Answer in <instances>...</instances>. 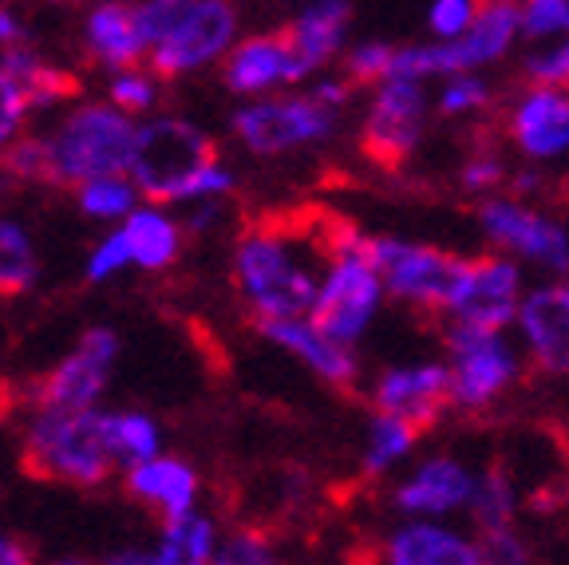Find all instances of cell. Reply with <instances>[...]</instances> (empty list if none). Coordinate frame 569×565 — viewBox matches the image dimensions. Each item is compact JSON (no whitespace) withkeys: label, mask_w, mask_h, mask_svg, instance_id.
<instances>
[{"label":"cell","mask_w":569,"mask_h":565,"mask_svg":"<svg viewBox=\"0 0 569 565\" xmlns=\"http://www.w3.org/2000/svg\"><path fill=\"white\" fill-rule=\"evenodd\" d=\"M142 68L162 83L206 68H222L241 40V12L230 0H134Z\"/></svg>","instance_id":"cell-1"},{"label":"cell","mask_w":569,"mask_h":565,"mask_svg":"<svg viewBox=\"0 0 569 565\" xmlns=\"http://www.w3.org/2000/svg\"><path fill=\"white\" fill-rule=\"evenodd\" d=\"M325 254L329 246L309 254L305 241L284 226H253L233 241V285L258 325L309 317Z\"/></svg>","instance_id":"cell-2"},{"label":"cell","mask_w":569,"mask_h":565,"mask_svg":"<svg viewBox=\"0 0 569 565\" xmlns=\"http://www.w3.org/2000/svg\"><path fill=\"white\" fill-rule=\"evenodd\" d=\"M134 119L119 116L107 99H80L60 111L52 131H44L48 182L63 190H80L96 178L127 175L134 150Z\"/></svg>","instance_id":"cell-3"},{"label":"cell","mask_w":569,"mask_h":565,"mask_svg":"<svg viewBox=\"0 0 569 565\" xmlns=\"http://www.w3.org/2000/svg\"><path fill=\"white\" fill-rule=\"evenodd\" d=\"M368 234L352 230V226H332L325 234V269H320L317 297H312L309 325L320 336H329L332 345L352 348L368 336L383 309V281L376 266L365 254Z\"/></svg>","instance_id":"cell-4"},{"label":"cell","mask_w":569,"mask_h":565,"mask_svg":"<svg viewBox=\"0 0 569 565\" xmlns=\"http://www.w3.org/2000/svg\"><path fill=\"white\" fill-rule=\"evenodd\" d=\"M20 463L32 478L99 490L119 475L103 443V424L96 412H52L32 407L20 424Z\"/></svg>","instance_id":"cell-5"},{"label":"cell","mask_w":569,"mask_h":565,"mask_svg":"<svg viewBox=\"0 0 569 565\" xmlns=\"http://www.w3.org/2000/svg\"><path fill=\"white\" fill-rule=\"evenodd\" d=\"M443 368L451 388V412L482 416L498 399L522 380V348L507 333H482V328H443Z\"/></svg>","instance_id":"cell-6"},{"label":"cell","mask_w":569,"mask_h":565,"mask_svg":"<svg viewBox=\"0 0 569 565\" xmlns=\"http://www.w3.org/2000/svg\"><path fill=\"white\" fill-rule=\"evenodd\" d=\"M210 159H218V147L198 123H190L187 116H159L142 119L134 127V150L127 162V178L134 182L142 202L167 206L170 198L198 167H206Z\"/></svg>","instance_id":"cell-7"},{"label":"cell","mask_w":569,"mask_h":565,"mask_svg":"<svg viewBox=\"0 0 569 565\" xmlns=\"http://www.w3.org/2000/svg\"><path fill=\"white\" fill-rule=\"evenodd\" d=\"M365 254L380 274L383 297L419 313H443L447 317L462 285V274H467V257L439 246H423V241L391 238V234L365 238Z\"/></svg>","instance_id":"cell-8"},{"label":"cell","mask_w":569,"mask_h":565,"mask_svg":"<svg viewBox=\"0 0 569 565\" xmlns=\"http://www.w3.org/2000/svg\"><path fill=\"white\" fill-rule=\"evenodd\" d=\"M337 111H325L305 91H281V96L241 103L230 119V131L253 159H284L293 150L329 142L337 135Z\"/></svg>","instance_id":"cell-9"},{"label":"cell","mask_w":569,"mask_h":565,"mask_svg":"<svg viewBox=\"0 0 569 565\" xmlns=\"http://www.w3.org/2000/svg\"><path fill=\"white\" fill-rule=\"evenodd\" d=\"M479 230L495 246V254L518 266H533L553 281L569 277V230L558 214L538 202H518L510 195H495L479 202Z\"/></svg>","instance_id":"cell-10"},{"label":"cell","mask_w":569,"mask_h":565,"mask_svg":"<svg viewBox=\"0 0 569 565\" xmlns=\"http://www.w3.org/2000/svg\"><path fill=\"white\" fill-rule=\"evenodd\" d=\"M123 353L116 328L96 325L76 340L63 360L44 371V380L32 388V407H52V412H96L99 399L111 388V371Z\"/></svg>","instance_id":"cell-11"},{"label":"cell","mask_w":569,"mask_h":565,"mask_svg":"<svg viewBox=\"0 0 569 565\" xmlns=\"http://www.w3.org/2000/svg\"><path fill=\"white\" fill-rule=\"evenodd\" d=\"M431 116V96L423 83L383 80L372 88L360 123V150L376 167H400L416 155Z\"/></svg>","instance_id":"cell-12"},{"label":"cell","mask_w":569,"mask_h":565,"mask_svg":"<svg viewBox=\"0 0 569 565\" xmlns=\"http://www.w3.org/2000/svg\"><path fill=\"white\" fill-rule=\"evenodd\" d=\"M526 274L518 261L502 254H482L467 257V274L455 293L451 309H447V325L462 328H482V333H510L518 317V305L526 297Z\"/></svg>","instance_id":"cell-13"},{"label":"cell","mask_w":569,"mask_h":565,"mask_svg":"<svg viewBox=\"0 0 569 565\" xmlns=\"http://www.w3.org/2000/svg\"><path fill=\"white\" fill-rule=\"evenodd\" d=\"M368 404H372V416L400 419L423 435L427 427H436L451 412L443 360H411L380 368L372 388H368Z\"/></svg>","instance_id":"cell-14"},{"label":"cell","mask_w":569,"mask_h":565,"mask_svg":"<svg viewBox=\"0 0 569 565\" xmlns=\"http://www.w3.org/2000/svg\"><path fill=\"white\" fill-rule=\"evenodd\" d=\"M471 486L475 470L459 455H427L391 486V511L408 522H455L471 503Z\"/></svg>","instance_id":"cell-15"},{"label":"cell","mask_w":569,"mask_h":565,"mask_svg":"<svg viewBox=\"0 0 569 565\" xmlns=\"http://www.w3.org/2000/svg\"><path fill=\"white\" fill-rule=\"evenodd\" d=\"M515 333L526 368L542 376H569V277L526 289Z\"/></svg>","instance_id":"cell-16"},{"label":"cell","mask_w":569,"mask_h":565,"mask_svg":"<svg viewBox=\"0 0 569 565\" xmlns=\"http://www.w3.org/2000/svg\"><path fill=\"white\" fill-rule=\"evenodd\" d=\"M222 83L230 96H238L241 103L249 99L281 96L284 88H305L309 76L297 63L293 48L284 40V32H253L241 36L230 48V56L222 60Z\"/></svg>","instance_id":"cell-17"},{"label":"cell","mask_w":569,"mask_h":565,"mask_svg":"<svg viewBox=\"0 0 569 565\" xmlns=\"http://www.w3.org/2000/svg\"><path fill=\"white\" fill-rule=\"evenodd\" d=\"M510 147L526 162H553L569 155V91L566 88H530L522 83L515 99L507 103Z\"/></svg>","instance_id":"cell-18"},{"label":"cell","mask_w":569,"mask_h":565,"mask_svg":"<svg viewBox=\"0 0 569 565\" xmlns=\"http://www.w3.org/2000/svg\"><path fill=\"white\" fill-rule=\"evenodd\" d=\"M380 565H482L475 534L455 522H396L376 546Z\"/></svg>","instance_id":"cell-19"},{"label":"cell","mask_w":569,"mask_h":565,"mask_svg":"<svg viewBox=\"0 0 569 565\" xmlns=\"http://www.w3.org/2000/svg\"><path fill=\"white\" fill-rule=\"evenodd\" d=\"M127 498H134L139 506L159 514V522L182 518V514L198 511L202 506V475L190 459L182 455H154V459L139 463V467H127L119 475Z\"/></svg>","instance_id":"cell-20"},{"label":"cell","mask_w":569,"mask_h":565,"mask_svg":"<svg viewBox=\"0 0 569 565\" xmlns=\"http://www.w3.org/2000/svg\"><path fill=\"white\" fill-rule=\"evenodd\" d=\"M522 44V32H518V4L515 0H479V12H475L471 28L451 40V44H439L447 56V80L451 76H482L487 68L507 60L515 48Z\"/></svg>","instance_id":"cell-21"},{"label":"cell","mask_w":569,"mask_h":565,"mask_svg":"<svg viewBox=\"0 0 569 565\" xmlns=\"http://www.w3.org/2000/svg\"><path fill=\"white\" fill-rule=\"evenodd\" d=\"M352 17L356 9L348 0H312V4H301L293 20L281 28L309 80L320 71H332V63H340L348 48V32H352Z\"/></svg>","instance_id":"cell-22"},{"label":"cell","mask_w":569,"mask_h":565,"mask_svg":"<svg viewBox=\"0 0 569 565\" xmlns=\"http://www.w3.org/2000/svg\"><path fill=\"white\" fill-rule=\"evenodd\" d=\"M261 340H269L273 348L289 353L293 360H301L305 368L329 388H356L360 384V356L352 348L332 345L329 336H320L309 325V317L297 320H261L258 325Z\"/></svg>","instance_id":"cell-23"},{"label":"cell","mask_w":569,"mask_h":565,"mask_svg":"<svg viewBox=\"0 0 569 565\" xmlns=\"http://www.w3.org/2000/svg\"><path fill=\"white\" fill-rule=\"evenodd\" d=\"M80 40L91 63L103 71H123L142 63V40L134 28V12L127 0H99L83 12Z\"/></svg>","instance_id":"cell-24"},{"label":"cell","mask_w":569,"mask_h":565,"mask_svg":"<svg viewBox=\"0 0 569 565\" xmlns=\"http://www.w3.org/2000/svg\"><path fill=\"white\" fill-rule=\"evenodd\" d=\"M119 234H123V246L131 254V269H142V274H162L187 249V234H182L178 214L154 202H139V210L119 226Z\"/></svg>","instance_id":"cell-25"},{"label":"cell","mask_w":569,"mask_h":565,"mask_svg":"<svg viewBox=\"0 0 569 565\" xmlns=\"http://www.w3.org/2000/svg\"><path fill=\"white\" fill-rule=\"evenodd\" d=\"M0 68L9 71L12 80L20 83L28 107L32 111H56V107H71V99L80 96V80L71 71L56 68L52 60L36 52L32 44L12 48V52H0Z\"/></svg>","instance_id":"cell-26"},{"label":"cell","mask_w":569,"mask_h":565,"mask_svg":"<svg viewBox=\"0 0 569 565\" xmlns=\"http://www.w3.org/2000/svg\"><path fill=\"white\" fill-rule=\"evenodd\" d=\"M218 538H222V522L202 506L182 514V518H167L159 522L151 565H213Z\"/></svg>","instance_id":"cell-27"},{"label":"cell","mask_w":569,"mask_h":565,"mask_svg":"<svg viewBox=\"0 0 569 565\" xmlns=\"http://www.w3.org/2000/svg\"><path fill=\"white\" fill-rule=\"evenodd\" d=\"M99 424H103L107 455H111L119 475H123L127 467H139V463L162 455V427H159V419L147 416V412H134V407L107 412V407H99Z\"/></svg>","instance_id":"cell-28"},{"label":"cell","mask_w":569,"mask_h":565,"mask_svg":"<svg viewBox=\"0 0 569 565\" xmlns=\"http://www.w3.org/2000/svg\"><path fill=\"white\" fill-rule=\"evenodd\" d=\"M522 511V495H518V478L510 475L502 463L495 467L475 470V486H471V503H467V518H471L475 534L487 531H507L518 522Z\"/></svg>","instance_id":"cell-29"},{"label":"cell","mask_w":569,"mask_h":565,"mask_svg":"<svg viewBox=\"0 0 569 565\" xmlns=\"http://www.w3.org/2000/svg\"><path fill=\"white\" fill-rule=\"evenodd\" d=\"M40 281V254L24 221L0 214V297H20Z\"/></svg>","instance_id":"cell-30"},{"label":"cell","mask_w":569,"mask_h":565,"mask_svg":"<svg viewBox=\"0 0 569 565\" xmlns=\"http://www.w3.org/2000/svg\"><path fill=\"white\" fill-rule=\"evenodd\" d=\"M419 447V432L400 419H388V416H372L365 435V459H360V470L365 478H388L396 467L416 455Z\"/></svg>","instance_id":"cell-31"},{"label":"cell","mask_w":569,"mask_h":565,"mask_svg":"<svg viewBox=\"0 0 569 565\" xmlns=\"http://www.w3.org/2000/svg\"><path fill=\"white\" fill-rule=\"evenodd\" d=\"M139 190L127 175H111V178H96V182H83L76 190V206L88 221H99L107 230H119L134 210H139Z\"/></svg>","instance_id":"cell-32"},{"label":"cell","mask_w":569,"mask_h":565,"mask_svg":"<svg viewBox=\"0 0 569 565\" xmlns=\"http://www.w3.org/2000/svg\"><path fill=\"white\" fill-rule=\"evenodd\" d=\"M159 99H162V80L154 76L151 68H123V71H111V80H107V103L116 107L119 116L142 119L159 116Z\"/></svg>","instance_id":"cell-33"},{"label":"cell","mask_w":569,"mask_h":565,"mask_svg":"<svg viewBox=\"0 0 569 565\" xmlns=\"http://www.w3.org/2000/svg\"><path fill=\"white\" fill-rule=\"evenodd\" d=\"M495 103V83L487 76H451V80H439L436 88V107L443 119H467V116H479V111H490Z\"/></svg>","instance_id":"cell-34"},{"label":"cell","mask_w":569,"mask_h":565,"mask_svg":"<svg viewBox=\"0 0 569 565\" xmlns=\"http://www.w3.org/2000/svg\"><path fill=\"white\" fill-rule=\"evenodd\" d=\"M213 565H284L277 554V542L261 526H230L218 538L213 549Z\"/></svg>","instance_id":"cell-35"},{"label":"cell","mask_w":569,"mask_h":565,"mask_svg":"<svg viewBox=\"0 0 569 565\" xmlns=\"http://www.w3.org/2000/svg\"><path fill=\"white\" fill-rule=\"evenodd\" d=\"M518 32H522V44L530 48L561 44L569 36V0H522Z\"/></svg>","instance_id":"cell-36"},{"label":"cell","mask_w":569,"mask_h":565,"mask_svg":"<svg viewBox=\"0 0 569 565\" xmlns=\"http://www.w3.org/2000/svg\"><path fill=\"white\" fill-rule=\"evenodd\" d=\"M391 56L396 44L388 40H360V44H348L340 56V76H345L352 88H376L391 76Z\"/></svg>","instance_id":"cell-37"},{"label":"cell","mask_w":569,"mask_h":565,"mask_svg":"<svg viewBox=\"0 0 569 565\" xmlns=\"http://www.w3.org/2000/svg\"><path fill=\"white\" fill-rule=\"evenodd\" d=\"M233 190H238V175H233V167H226L222 159H210L206 167H198L187 182L178 186L174 198H170V210H178V206L226 202Z\"/></svg>","instance_id":"cell-38"},{"label":"cell","mask_w":569,"mask_h":565,"mask_svg":"<svg viewBox=\"0 0 569 565\" xmlns=\"http://www.w3.org/2000/svg\"><path fill=\"white\" fill-rule=\"evenodd\" d=\"M0 170L17 182H48V155L40 135H20L0 150Z\"/></svg>","instance_id":"cell-39"},{"label":"cell","mask_w":569,"mask_h":565,"mask_svg":"<svg viewBox=\"0 0 569 565\" xmlns=\"http://www.w3.org/2000/svg\"><path fill=\"white\" fill-rule=\"evenodd\" d=\"M510 182V167L507 159L498 155V150L482 147L475 150L471 159L459 167V186L467 190V195H482V198H495L498 195V186H507Z\"/></svg>","instance_id":"cell-40"},{"label":"cell","mask_w":569,"mask_h":565,"mask_svg":"<svg viewBox=\"0 0 569 565\" xmlns=\"http://www.w3.org/2000/svg\"><path fill=\"white\" fill-rule=\"evenodd\" d=\"M127 269H131V254H127L123 234L119 230H107L103 238L88 249V257H83V281L88 285L116 281V277H123Z\"/></svg>","instance_id":"cell-41"},{"label":"cell","mask_w":569,"mask_h":565,"mask_svg":"<svg viewBox=\"0 0 569 565\" xmlns=\"http://www.w3.org/2000/svg\"><path fill=\"white\" fill-rule=\"evenodd\" d=\"M475 12H479V0H436V4H427V36H431V44H451L459 40L467 28H471Z\"/></svg>","instance_id":"cell-42"},{"label":"cell","mask_w":569,"mask_h":565,"mask_svg":"<svg viewBox=\"0 0 569 565\" xmlns=\"http://www.w3.org/2000/svg\"><path fill=\"white\" fill-rule=\"evenodd\" d=\"M475 546H479L482 565H533V546L526 542V534L518 526L475 534Z\"/></svg>","instance_id":"cell-43"},{"label":"cell","mask_w":569,"mask_h":565,"mask_svg":"<svg viewBox=\"0 0 569 565\" xmlns=\"http://www.w3.org/2000/svg\"><path fill=\"white\" fill-rule=\"evenodd\" d=\"M28 119H32V107H28L24 91H20V83L12 80L9 71L0 68V150L24 135Z\"/></svg>","instance_id":"cell-44"},{"label":"cell","mask_w":569,"mask_h":565,"mask_svg":"<svg viewBox=\"0 0 569 565\" xmlns=\"http://www.w3.org/2000/svg\"><path fill=\"white\" fill-rule=\"evenodd\" d=\"M305 96L312 99V103H320L325 111H345L348 103H352L356 88L340 76V71H320V76H312L309 83H305Z\"/></svg>","instance_id":"cell-45"},{"label":"cell","mask_w":569,"mask_h":565,"mask_svg":"<svg viewBox=\"0 0 569 565\" xmlns=\"http://www.w3.org/2000/svg\"><path fill=\"white\" fill-rule=\"evenodd\" d=\"M182 234H194V238H210L218 226L226 221V206L222 202H202V206H187V214H182Z\"/></svg>","instance_id":"cell-46"},{"label":"cell","mask_w":569,"mask_h":565,"mask_svg":"<svg viewBox=\"0 0 569 565\" xmlns=\"http://www.w3.org/2000/svg\"><path fill=\"white\" fill-rule=\"evenodd\" d=\"M28 44V20L12 4H0V52H12V48Z\"/></svg>","instance_id":"cell-47"},{"label":"cell","mask_w":569,"mask_h":565,"mask_svg":"<svg viewBox=\"0 0 569 565\" xmlns=\"http://www.w3.org/2000/svg\"><path fill=\"white\" fill-rule=\"evenodd\" d=\"M0 565H36V554L28 549V542L17 538V534L0 531Z\"/></svg>","instance_id":"cell-48"},{"label":"cell","mask_w":569,"mask_h":565,"mask_svg":"<svg viewBox=\"0 0 569 565\" xmlns=\"http://www.w3.org/2000/svg\"><path fill=\"white\" fill-rule=\"evenodd\" d=\"M96 565H151V549L142 546H123V549H111L107 557H99Z\"/></svg>","instance_id":"cell-49"},{"label":"cell","mask_w":569,"mask_h":565,"mask_svg":"<svg viewBox=\"0 0 569 565\" xmlns=\"http://www.w3.org/2000/svg\"><path fill=\"white\" fill-rule=\"evenodd\" d=\"M550 52H553V83L569 91V36L561 44H550Z\"/></svg>","instance_id":"cell-50"},{"label":"cell","mask_w":569,"mask_h":565,"mask_svg":"<svg viewBox=\"0 0 569 565\" xmlns=\"http://www.w3.org/2000/svg\"><path fill=\"white\" fill-rule=\"evenodd\" d=\"M12 412H17V399H12V391H9V388H0V432L9 427Z\"/></svg>","instance_id":"cell-51"},{"label":"cell","mask_w":569,"mask_h":565,"mask_svg":"<svg viewBox=\"0 0 569 565\" xmlns=\"http://www.w3.org/2000/svg\"><path fill=\"white\" fill-rule=\"evenodd\" d=\"M48 565H96V562H91V557L71 554V557H56V562H48Z\"/></svg>","instance_id":"cell-52"},{"label":"cell","mask_w":569,"mask_h":565,"mask_svg":"<svg viewBox=\"0 0 569 565\" xmlns=\"http://www.w3.org/2000/svg\"><path fill=\"white\" fill-rule=\"evenodd\" d=\"M345 565H380V562H376V554H360V557H348Z\"/></svg>","instance_id":"cell-53"}]
</instances>
